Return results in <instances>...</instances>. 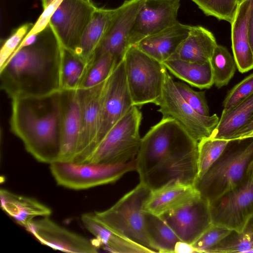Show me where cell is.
<instances>
[{
    "label": "cell",
    "mask_w": 253,
    "mask_h": 253,
    "mask_svg": "<svg viewBox=\"0 0 253 253\" xmlns=\"http://www.w3.org/2000/svg\"><path fill=\"white\" fill-rule=\"evenodd\" d=\"M198 144L177 121L162 118L141 138L135 158L140 182L151 191L174 184L194 185Z\"/></svg>",
    "instance_id": "obj_1"
},
{
    "label": "cell",
    "mask_w": 253,
    "mask_h": 253,
    "mask_svg": "<svg viewBox=\"0 0 253 253\" xmlns=\"http://www.w3.org/2000/svg\"><path fill=\"white\" fill-rule=\"evenodd\" d=\"M62 49L48 24L34 43L15 50L0 69L1 89L11 99L62 91Z\"/></svg>",
    "instance_id": "obj_2"
},
{
    "label": "cell",
    "mask_w": 253,
    "mask_h": 253,
    "mask_svg": "<svg viewBox=\"0 0 253 253\" xmlns=\"http://www.w3.org/2000/svg\"><path fill=\"white\" fill-rule=\"evenodd\" d=\"M61 91L42 97L11 99L10 130L38 162L58 161L61 147Z\"/></svg>",
    "instance_id": "obj_3"
},
{
    "label": "cell",
    "mask_w": 253,
    "mask_h": 253,
    "mask_svg": "<svg viewBox=\"0 0 253 253\" xmlns=\"http://www.w3.org/2000/svg\"><path fill=\"white\" fill-rule=\"evenodd\" d=\"M230 146L205 173L196 179L194 187L209 202L236 186L244 178L253 161V139L244 144Z\"/></svg>",
    "instance_id": "obj_4"
},
{
    "label": "cell",
    "mask_w": 253,
    "mask_h": 253,
    "mask_svg": "<svg viewBox=\"0 0 253 253\" xmlns=\"http://www.w3.org/2000/svg\"><path fill=\"white\" fill-rule=\"evenodd\" d=\"M151 191L140 182L109 209L94 212L95 217L112 231L155 253L144 229V207Z\"/></svg>",
    "instance_id": "obj_5"
},
{
    "label": "cell",
    "mask_w": 253,
    "mask_h": 253,
    "mask_svg": "<svg viewBox=\"0 0 253 253\" xmlns=\"http://www.w3.org/2000/svg\"><path fill=\"white\" fill-rule=\"evenodd\" d=\"M128 86L133 104L157 105L162 95L167 69L136 45L130 46L124 58Z\"/></svg>",
    "instance_id": "obj_6"
},
{
    "label": "cell",
    "mask_w": 253,
    "mask_h": 253,
    "mask_svg": "<svg viewBox=\"0 0 253 253\" xmlns=\"http://www.w3.org/2000/svg\"><path fill=\"white\" fill-rule=\"evenodd\" d=\"M141 120L138 107L132 106L110 129L84 163L119 164L135 159L141 141Z\"/></svg>",
    "instance_id": "obj_7"
},
{
    "label": "cell",
    "mask_w": 253,
    "mask_h": 253,
    "mask_svg": "<svg viewBox=\"0 0 253 253\" xmlns=\"http://www.w3.org/2000/svg\"><path fill=\"white\" fill-rule=\"evenodd\" d=\"M49 168L58 185L78 190L116 182L126 173L136 170V159L119 164L56 161Z\"/></svg>",
    "instance_id": "obj_8"
},
{
    "label": "cell",
    "mask_w": 253,
    "mask_h": 253,
    "mask_svg": "<svg viewBox=\"0 0 253 253\" xmlns=\"http://www.w3.org/2000/svg\"><path fill=\"white\" fill-rule=\"evenodd\" d=\"M209 203L212 224L240 232L253 216V161L236 186Z\"/></svg>",
    "instance_id": "obj_9"
},
{
    "label": "cell",
    "mask_w": 253,
    "mask_h": 253,
    "mask_svg": "<svg viewBox=\"0 0 253 253\" xmlns=\"http://www.w3.org/2000/svg\"><path fill=\"white\" fill-rule=\"evenodd\" d=\"M157 106L163 118L177 121L196 141L211 136L219 121L216 114L205 116L197 112L181 97L174 81L166 72L162 95Z\"/></svg>",
    "instance_id": "obj_10"
},
{
    "label": "cell",
    "mask_w": 253,
    "mask_h": 253,
    "mask_svg": "<svg viewBox=\"0 0 253 253\" xmlns=\"http://www.w3.org/2000/svg\"><path fill=\"white\" fill-rule=\"evenodd\" d=\"M108 78L92 87L79 89L81 126L77 151L73 163H84L98 144L103 102Z\"/></svg>",
    "instance_id": "obj_11"
},
{
    "label": "cell",
    "mask_w": 253,
    "mask_h": 253,
    "mask_svg": "<svg viewBox=\"0 0 253 253\" xmlns=\"http://www.w3.org/2000/svg\"><path fill=\"white\" fill-rule=\"evenodd\" d=\"M96 7L91 0H62L49 24L63 48L75 52Z\"/></svg>",
    "instance_id": "obj_12"
},
{
    "label": "cell",
    "mask_w": 253,
    "mask_h": 253,
    "mask_svg": "<svg viewBox=\"0 0 253 253\" xmlns=\"http://www.w3.org/2000/svg\"><path fill=\"white\" fill-rule=\"evenodd\" d=\"M160 216L181 242L191 245L212 224L210 203L200 195Z\"/></svg>",
    "instance_id": "obj_13"
},
{
    "label": "cell",
    "mask_w": 253,
    "mask_h": 253,
    "mask_svg": "<svg viewBox=\"0 0 253 253\" xmlns=\"http://www.w3.org/2000/svg\"><path fill=\"white\" fill-rule=\"evenodd\" d=\"M180 0H144L133 22L129 46L176 23Z\"/></svg>",
    "instance_id": "obj_14"
},
{
    "label": "cell",
    "mask_w": 253,
    "mask_h": 253,
    "mask_svg": "<svg viewBox=\"0 0 253 253\" xmlns=\"http://www.w3.org/2000/svg\"><path fill=\"white\" fill-rule=\"evenodd\" d=\"M133 106L123 60L107 79L98 144Z\"/></svg>",
    "instance_id": "obj_15"
},
{
    "label": "cell",
    "mask_w": 253,
    "mask_h": 253,
    "mask_svg": "<svg viewBox=\"0 0 253 253\" xmlns=\"http://www.w3.org/2000/svg\"><path fill=\"white\" fill-rule=\"evenodd\" d=\"M25 228L42 244L54 250L74 253L98 252L93 240L59 225L48 216L34 219Z\"/></svg>",
    "instance_id": "obj_16"
},
{
    "label": "cell",
    "mask_w": 253,
    "mask_h": 253,
    "mask_svg": "<svg viewBox=\"0 0 253 253\" xmlns=\"http://www.w3.org/2000/svg\"><path fill=\"white\" fill-rule=\"evenodd\" d=\"M144 1L126 0L118 7V11L97 48L93 60L106 53L115 55L120 62L124 59L130 47L129 36L131 27Z\"/></svg>",
    "instance_id": "obj_17"
},
{
    "label": "cell",
    "mask_w": 253,
    "mask_h": 253,
    "mask_svg": "<svg viewBox=\"0 0 253 253\" xmlns=\"http://www.w3.org/2000/svg\"><path fill=\"white\" fill-rule=\"evenodd\" d=\"M61 147L57 161L73 162L76 157L81 126L79 89L61 91Z\"/></svg>",
    "instance_id": "obj_18"
},
{
    "label": "cell",
    "mask_w": 253,
    "mask_h": 253,
    "mask_svg": "<svg viewBox=\"0 0 253 253\" xmlns=\"http://www.w3.org/2000/svg\"><path fill=\"white\" fill-rule=\"evenodd\" d=\"M191 26L178 21L157 33L148 36L136 45L144 52L163 63L169 59L189 35Z\"/></svg>",
    "instance_id": "obj_19"
},
{
    "label": "cell",
    "mask_w": 253,
    "mask_h": 253,
    "mask_svg": "<svg viewBox=\"0 0 253 253\" xmlns=\"http://www.w3.org/2000/svg\"><path fill=\"white\" fill-rule=\"evenodd\" d=\"M82 222L85 229L93 235V240L99 249L111 253H149L153 251L112 231L95 217L94 213H86L81 216Z\"/></svg>",
    "instance_id": "obj_20"
},
{
    "label": "cell",
    "mask_w": 253,
    "mask_h": 253,
    "mask_svg": "<svg viewBox=\"0 0 253 253\" xmlns=\"http://www.w3.org/2000/svg\"><path fill=\"white\" fill-rule=\"evenodd\" d=\"M252 0H246L237 8L231 24L233 57L237 68L242 73L253 69V53L248 35V20Z\"/></svg>",
    "instance_id": "obj_21"
},
{
    "label": "cell",
    "mask_w": 253,
    "mask_h": 253,
    "mask_svg": "<svg viewBox=\"0 0 253 253\" xmlns=\"http://www.w3.org/2000/svg\"><path fill=\"white\" fill-rule=\"evenodd\" d=\"M0 206L8 215L21 226L26 227L36 217L49 216L51 210L37 199L0 190Z\"/></svg>",
    "instance_id": "obj_22"
},
{
    "label": "cell",
    "mask_w": 253,
    "mask_h": 253,
    "mask_svg": "<svg viewBox=\"0 0 253 253\" xmlns=\"http://www.w3.org/2000/svg\"><path fill=\"white\" fill-rule=\"evenodd\" d=\"M118 11L115 9L96 7L75 52L89 64L104 39Z\"/></svg>",
    "instance_id": "obj_23"
},
{
    "label": "cell",
    "mask_w": 253,
    "mask_h": 253,
    "mask_svg": "<svg viewBox=\"0 0 253 253\" xmlns=\"http://www.w3.org/2000/svg\"><path fill=\"white\" fill-rule=\"evenodd\" d=\"M217 45L213 35L201 26H192L189 35L169 59L199 63L210 61Z\"/></svg>",
    "instance_id": "obj_24"
},
{
    "label": "cell",
    "mask_w": 253,
    "mask_h": 253,
    "mask_svg": "<svg viewBox=\"0 0 253 253\" xmlns=\"http://www.w3.org/2000/svg\"><path fill=\"white\" fill-rule=\"evenodd\" d=\"M200 195L194 185L174 184L152 191L144 211L160 216Z\"/></svg>",
    "instance_id": "obj_25"
},
{
    "label": "cell",
    "mask_w": 253,
    "mask_h": 253,
    "mask_svg": "<svg viewBox=\"0 0 253 253\" xmlns=\"http://www.w3.org/2000/svg\"><path fill=\"white\" fill-rule=\"evenodd\" d=\"M253 120V93L235 107L223 110L211 137L230 140L236 132Z\"/></svg>",
    "instance_id": "obj_26"
},
{
    "label": "cell",
    "mask_w": 253,
    "mask_h": 253,
    "mask_svg": "<svg viewBox=\"0 0 253 253\" xmlns=\"http://www.w3.org/2000/svg\"><path fill=\"white\" fill-rule=\"evenodd\" d=\"M162 63L172 74L193 86L209 89L214 84L210 61L199 63L179 59H169Z\"/></svg>",
    "instance_id": "obj_27"
},
{
    "label": "cell",
    "mask_w": 253,
    "mask_h": 253,
    "mask_svg": "<svg viewBox=\"0 0 253 253\" xmlns=\"http://www.w3.org/2000/svg\"><path fill=\"white\" fill-rule=\"evenodd\" d=\"M144 229L152 249L155 253H174L176 244L181 241L160 216L146 211Z\"/></svg>",
    "instance_id": "obj_28"
},
{
    "label": "cell",
    "mask_w": 253,
    "mask_h": 253,
    "mask_svg": "<svg viewBox=\"0 0 253 253\" xmlns=\"http://www.w3.org/2000/svg\"><path fill=\"white\" fill-rule=\"evenodd\" d=\"M89 66L90 64L75 52L63 47L61 69L62 90L80 89Z\"/></svg>",
    "instance_id": "obj_29"
},
{
    "label": "cell",
    "mask_w": 253,
    "mask_h": 253,
    "mask_svg": "<svg viewBox=\"0 0 253 253\" xmlns=\"http://www.w3.org/2000/svg\"><path fill=\"white\" fill-rule=\"evenodd\" d=\"M253 249V216L240 232L232 230L208 253H250Z\"/></svg>",
    "instance_id": "obj_30"
},
{
    "label": "cell",
    "mask_w": 253,
    "mask_h": 253,
    "mask_svg": "<svg viewBox=\"0 0 253 253\" xmlns=\"http://www.w3.org/2000/svg\"><path fill=\"white\" fill-rule=\"evenodd\" d=\"M214 84L218 88L227 85L233 77L237 65L226 47L217 44L210 60Z\"/></svg>",
    "instance_id": "obj_31"
},
{
    "label": "cell",
    "mask_w": 253,
    "mask_h": 253,
    "mask_svg": "<svg viewBox=\"0 0 253 253\" xmlns=\"http://www.w3.org/2000/svg\"><path fill=\"white\" fill-rule=\"evenodd\" d=\"M230 141L211 137L203 138L198 144V176L201 178L223 152Z\"/></svg>",
    "instance_id": "obj_32"
},
{
    "label": "cell",
    "mask_w": 253,
    "mask_h": 253,
    "mask_svg": "<svg viewBox=\"0 0 253 253\" xmlns=\"http://www.w3.org/2000/svg\"><path fill=\"white\" fill-rule=\"evenodd\" d=\"M119 63L117 57L111 53L103 54L93 59L80 89L92 87L105 80Z\"/></svg>",
    "instance_id": "obj_33"
},
{
    "label": "cell",
    "mask_w": 253,
    "mask_h": 253,
    "mask_svg": "<svg viewBox=\"0 0 253 253\" xmlns=\"http://www.w3.org/2000/svg\"><path fill=\"white\" fill-rule=\"evenodd\" d=\"M203 12L219 20L233 21L238 7L237 0H191Z\"/></svg>",
    "instance_id": "obj_34"
},
{
    "label": "cell",
    "mask_w": 253,
    "mask_h": 253,
    "mask_svg": "<svg viewBox=\"0 0 253 253\" xmlns=\"http://www.w3.org/2000/svg\"><path fill=\"white\" fill-rule=\"evenodd\" d=\"M232 230L225 227L212 224L192 246L197 253H206L226 237Z\"/></svg>",
    "instance_id": "obj_35"
},
{
    "label": "cell",
    "mask_w": 253,
    "mask_h": 253,
    "mask_svg": "<svg viewBox=\"0 0 253 253\" xmlns=\"http://www.w3.org/2000/svg\"><path fill=\"white\" fill-rule=\"evenodd\" d=\"M174 84L183 99L197 112L203 116H210L205 91H195L181 82L174 81Z\"/></svg>",
    "instance_id": "obj_36"
},
{
    "label": "cell",
    "mask_w": 253,
    "mask_h": 253,
    "mask_svg": "<svg viewBox=\"0 0 253 253\" xmlns=\"http://www.w3.org/2000/svg\"><path fill=\"white\" fill-rule=\"evenodd\" d=\"M33 23H26L15 29L6 39L0 50V69L4 65L20 43L31 31Z\"/></svg>",
    "instance_id": "obj_37"
},
{
    "label": "cell",
    "mask_w": 253,
    "mask_h": 253,
    "mask_svg": "<svg viewBox=\"0 0 253 253\" xmlns=\"http://www.w3.org/2000/svg\"><path fill=\"white\" fill-rule=\"evenodd\" d=\"M253 93V73L247 77L227 94L222 103L223 110H229Z\"/></svg>",
    "instance_id": "obj_38"
},
{
    "label": "cell",
    "mask_w": 253,
    "mask_h": 253,
    "mask_svg": "<svg viewBox=\"0 0 253 253\" xmlns=\"http://www.w3.org/2000/svg\"><path fill=\"white\" fill-rule=\"evenodd\" d=\"M62 1V0H42L43 11L27 36L37 34L42 31L49 24L50 18Z\"/></svg>",
    "instance_id": "obj_39"
},
{
    "label": "cell",
    "mask_w": 253,
    "mask_h": 253,
    "mask_svg": "<svg viewBox=\"0 0 253 253\" xmlns=\"http://www.w3.org/2000/svg\"><path fill=\"white\" fill-rule=\"evenodd\" d=\"M248 35L250 45L253 53V0H252L248 20Z\"/></svg>",
    "instance_id": "obj_40"
},
{
    "label": "cell",
    "mask_w": 253,
    "mask_h": 253,
    "mask_svg": "<svg viewBox=\"0 0 253 253\" xmlns=\"http://www.w3.org/2000/svg\"><path fill=\"white\" fill-rule=\"evenodd\" d=\"M174 253H197L192 245L178 242L175 246Z\"/></svg>",
    "instance_id": "obj_41"
},
{
    "label": "cell",
    "mask_w": 253,
    "mask_h": 253,
    "mask_svg": "<svg viewBox=\"0 0 253 253\" xmlns=\"http://www.w3.org/2000/svg\"><path fill=\"white\" fill-rule=\"evenodd\" d=\"M253 130V120L246 126L239 129L235 135L230 139V141H234L237 138L244 135Z\"/></svg>",
    "instance_id": "obj_42"
},
{
    "label": "cell",
    "mask_w": 253,
    "mask_h": 253,
    "mask_svg": "<svg viewBox=\"0 0 253 253\" xmlns=\"http://www.w3.org/2000/svg\"><path fill=\"white\" fill-rule=\"evenodd\" d=\"M253 138V130L237 138L235 140H242L247 139Z\"/></svg>",
    "instance_id": "obj_43"
},
{
    "label": "cell",
    "mask_w": 253,
    "mask_h": 253,
    "mask_svg": "<svg viewBox=\"0 0 253 253\" xmlns=\"http://www.w3.org/2000/svg\"><path fill=\"white\" fill-rule=\"evenodd\" d=\"M238 0V5H239L241 3H242L243 1H245L246 0Z\"/></svg>",
    "instance_id": "obj_44"
},
{
    "label": "cell",
    "mask_w": 253,
    "mask_h": 253,
    "mask_svg": "<svg viewBox=\"0 0 253 253\" xmlns=\"http://www.w3.org/2000/svg\"><path fill=\"white\" fill-rule=\"evenodd\" d=\"M253 253V250H252L250 251V253Z\"/></svg>",
    "instance_id": "obj_45"
}]
</instances>
